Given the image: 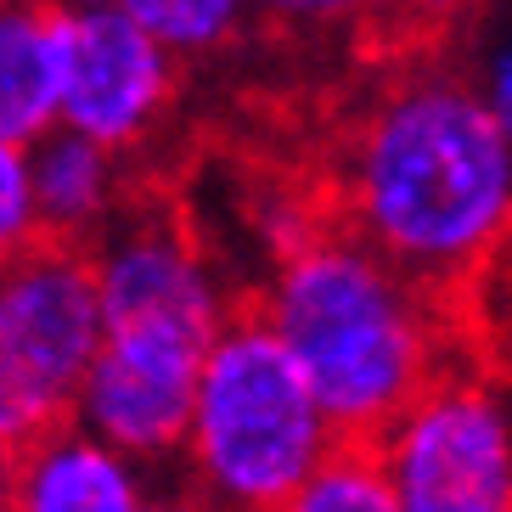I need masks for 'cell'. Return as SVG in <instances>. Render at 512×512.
<instances>
[{
    "mask_svg": "<svg viewBox=\"0 0 512 512\" xmlns=\"http://www.w3.org/2000/svg\"><path fill=\"white\" fill-rule=\"evenodd\" d=\"M332 209L394 271L456 299L496 265L512 226V124L473 79L422 57L366 96L338 152Z\"/></svg>",
    "mask_w": 512,
    "mask_h": 512,
    "instance_id": "obj_1",
    "label": "cell"
},
{
    "mask_svg": "<svg viewBox=\"0 0 512 512\" xmlns=\"http://www.w3.org/2000/svg\"><path fill=\"white\" fill-rule=\"evenodd\" d=\"M248 310L293 355L338 439H372L445 372V299L332 220L271 259Z\"/></svg>",
    "mask_w": 512,
    "mask_h": 512,
    "instance_id": "obj_2",
    "label": "cell"
},
{
    "mask_svg": "<svg viewBox=\"0 0 512 512\" xmlns=\"http://www.w3.org/2000/svg\"><path fill=\"white\" fill-rule=\"evenodd\" d=\"M338 445L293 355L254 310H231L197 366L181 434L186 490L209 512H271Z\"/></svg>",
    "mask_w": 512,
    "mask_h": 512,
    "instance_id": "obj_3",
    "label": "cell"
},
{
    "mask_svg": "<svg viewBox=\"0 0 512 512\" xmlns=\"http://www.w3.org/2000/svg\"><path fill=\"white\" fill-rule=\"evenodd\" d=\"M102 338L85 248L29 242L0 259V451L17 456L74 422L79 377Z\"/></svg>",
    "mask_w": 512,
    "mask_h": 512,
    "instance_id": "obj_4",
    "label": "cell"
},
{
    "mask_svg": "<svg viewBox=\"0 0 512 512\" xmlns=\"http://www.w3.org/2000/svg\"><path fill=\"white\" fill-rule=\"evenodd\" d=\"M366 451L394 512H512V411L479 366L434 372Z\"/></svg>",
    "mask_w": 512,
    "mask_h": 512,
    "instance_id": "obj_5",
    "label": "cell"
},
{
    "mask_svg": "<svg viewBox=\"0 0 512 512\" xmlns=\"http://www.w3.org/2000/svg\"><path fill=\"white\" fill-rule=\"evenodd\" d=\"M209 338V327L186 321H102L74 394V422L147 473L169 467L181 456Z\"/></svg>",
    "mask_w": 512,
    "mask_h": 512,
    "instance_id": "obj_6",
    "label": "cell"
},
{
    "mask_svg": "<svg viewBox=\"0 0 512 512\" xmlns=\"http://www.w3.org/2000/svg\"><path fill=\"white\" fill-rule=\"evenodd\" d=\"M181 91V62L113 6H62V79L57 130L107 152H136L152 141Z\"/></svg>",
    "mask_w": 512,
    "mask_h": 512,
    "instance_id": "obj_7",
    "label": "cell"
},
{
    "mask_svg": "<svg viewBox=\"0 0 512 512\" xmlns=\"http://www.w3.org/2000/svg\"><path fill=\"white\" fill-rule=\"evenodd\" d=\"M85 265L102 321H186L214 332L231 316V293L214 259L181 220H169V209L124 203L85 242Z\"/></svg>",
    "mask_w": 512,
    "mask_h": 512,
    "instance_id": "obj_8",
    "label": "cell"
},
{
    "mask_svg": "<svg viewBox=\"0 0 512 512\" xmlns=\"http://www.w3.org/2000/svg\"><path fill=\"white\" fill-rule=\"evenodd\" d=\"M152 496V473L85 434L79 422H62L29 451L12 456V490L6 512H141Z\"/></svg>",
    "mask_w": 512,
    "mask_h": 512,
    "instance_id": "obj_9",
    "label": "cell"
},
{
    "mask_svg": "<svg viewBox=\"0 0 512 512\" xmlns=\"http://www.w3.org/2000/svg\"><path fill=\"white\" fill-rule=\"evenodd\" d=\"M29 186L40 237L85 248L124 209V158L51 124L40 141H29Z\"/></svg>",
    "mask_w": 512,
    "mask_h": 512,
    "instance_id": "obj_10",
    "label": "cell"
},
{
    "mask_svg": "<svg viewBox=\"0 0 512 512\" xmlns=\"http://www.w3.org/2000/svg\"><path fill=\"white\" fill-rule=\"evenodd\" d=\"M62 0H0V136L40 141L57 124Z\"/></svg>",
    "mask_w": 512,
    "mask_h": 512,
    "instance_id": "obj_11",
    "label": "cell"
},
{
    "mask_svg": "<svg viewBox=\"0 0 512 512\" xmlns=\"http://www.w3.org/2000/svg\"><path fill=\"white\" fill-rule=\"evenodd\" d=\"M113 12H124L147 40L169 51L175 62H203L237 46V34L248 29V0H107Z\"/></svg>",
    "mask_w": 512,
    "mask_h": 512,
    "instance_id": "obj_12",
    "label": "cell"
},
{
    "mask_svg": "<svg viewBox=\"0 0 512 512\" xmlns=\"http://www.w3.org/2000/svg\"><path fill=\"white\" fill-rule=\"evenodd\" d=\"M271 512H394V501L366 439H338L316 473L299 490H287Z\"/></svg>",
    "mask_w": 512,
    "mask_h": 512,
    "instance_id": "obj_13",
    "label": "cell"
},
{
    "mask_svg": "<svg viewBox=\"0 0 512 512\" xmlns=\"http://www.w3.org/2000/svg\"><path fill=\"white\" fill-rule=\"evenodd\" d=\"M29 242H40L34 186H29V147L0 136V259L23 254Z\"/></svg>",
    "mask_w": 512,
    "mask_h": 512,
    "instance_id": "obj_14",
    "label": "cell"
},
{
    "mask_svg": "<svg viewBox=\"0 0 512 512\" xmlns=\"http://www.w3.org/2000/svg\"><path fill=\"white\" fill-rule=\"evenodd\" d=\"M248 12L287 34H344L377 17V0H248Z\"/></svg>",
    "mask_w": 512,
    "mask_h": 512,
    "instance_id": "obj_15",
    "label": "cell"
},
{
    "mask_svg": "<svg viewBox=\"0 0 512 512\" xmlns=\"http://www.w3.org/2000/svg\"><path fill=\"white\" fill-rule=\"evenodd\" d=\"M467 12H479V0H377V17H389L394 29L422 34V40L445 34L451 23H462Z\"/></svg>",
    "mask_w": 512,
    "mask_h": 512,
    "instance_id": "obj_16",
    "label": "cell"
},
{
    "mask_svg": "<svg viewBox=\"0 0 512 512\" xmlns=\"http://www.w3.org/2000/svg\"><path fill=\"white\" fill-rule=\"evenodd\" d=\"M467 79L490 102V113H501L512 124V46L507 40H490V51L479 57V74H467Z\"/></svg>",
    "mask_w": 512,
    "mask_h": 512,
    "instance_id": "obj_17",
    "label": "cell"
},
{
    "mask_svg": "<svg viewBox=\"0 0 512 512\" xmlns=\"http://www.w3.org/2000/svg\"><path fill=\"white\" fill-rule=\"evenodd\" d=\"M141 512H209V507H203L192 490H152V496L141 501Z\"/></svg>",
    "mask_w": 512,
    "mask_h": 512,
    "instance_id": "obj_18",
    "label": "cell"
},
{
    "mask_svg": "<svg viewBox=\"0 0 512 512\" xmlns=\"http://www.w3.org/2000/svg\"><path fill=\"white\" fill-rule=\"evenodd\" d=\"M6 490H12V456L0 451V512H6Z\"/></svg>",
    "mask_w": 512,
    "mask_h": 512,
    "instance_id": "obj_19",
    "label": "cell"
}]
</instances>
